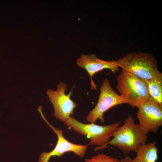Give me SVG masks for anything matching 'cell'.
<instances>
[{
	"mask_svg": "<svg viewBox=\"0 0 162 162\" xmlns=\"http://www.w3.org/2000/svg\"><path fill=\"white\" fill-rule=\"evenodd\" d=\"M116 88L127 104L133 107L138 108L151 98L145 81L122 70L117 78Z\"/></svg>",
	"mask_w": 162,
	"mask_h": 162,
	"instance_id": "2",
	"label": "cell"
},
{
	"mask_svg": "<svg viewBox=\"0 0 162 162\" xmlns=\"http://www.w3.org/2000/svg\"><path fill=\"white\" fill-rule=\"evenodd\" d=\"M38 110L46 124L51 128L57 136V143L51 151L44 152L40 155L38 162H48L52 157L62 156L64 153L72 152L81 158L84 157L88 148V145H81L72 143L68 140L63 135V131L57 129L52 125L47 120L42 111V106Z\"/></svg>",
	"mask_w": 162,
	"mask_h": 162,
	"instance_id": "7",
	"label": "cell"
},
{
	"mask_svg": "<svg viewBox=\"0 0 162 162\" xmlns=\"http://www.w3.org/2000/svg\"><path fill=\"white\" fill-rule=\"evenodd\" d=\"M116 61L122 70L145 81L159 72L156 59L149 53L130 52Z\"/></svg>",
	"mask_w": 162,
	"mask_h": 162,
	"instance_id": "3",
	"label": "cell"
},
{
	"mask_svg": "<svg viewBox=\"0 0 162 162\" xmlns=\"http://www.w3.org/2000/svg\"><path fill=\"white\" fill-rule=\"evenodd\" d=\"M57 87L56 90L48 89L46 94L53 106L54 116L60 122H64L74 113V110L77 105L70 98L74 87L68 94L65 93L68 88L65 83L60 82L57 86Z\"/></svg>",
	"mask_w": 162,
	"mask_h": 162,
	"instance_id": "8",
	"label": "cell"
},
{
	"mask_svg": "<svg viewBox=\"0 0 162 162\" xmlns=\"http://www.w3.org/2000/svg\"><path fill=\"white\" fill-rule=\"evenodd\" d=\"M124 104H127L126 101L114 91L108 80L105 79L100 87L97 103L87 115L86 120L90 123H95L98 120L104 123V115L106 111L114 106Z\"/></svg>",
	"mask_w": 162,
	"mask_h": 162,
	"instance_id": "5",
	"label": "cell"
},
{
	"mask_svg": "<svg viewBox=\"0 0 162 162\" xmlns=\"http://www.w3.org/2000/svg\"><path fill=\"white\" fill-rule=\"evenodd\" d=\"M145 81L151 98L162 106V73L159 72L152 79Z\"/></svg>",
	"mask_w": 162,
	"mask_h": 162,
	"instance_id": "11",
	"label": "cell"
},
{
	"mask_svg": "<svg viewBox=\"0 0 162 162\" xmlns=\"http://www.w3.org/2000/svg\"><path fill=\"white\" fill-rule=\"evenodd\" d=\"M68 128L90 140L88 145L103 146L112 137L114 132L120 126L121 122H117L108 125L101 126L94 123H82L70 116L64 122Z\"/></svg>",
	"mask_w": 162,
	"mask_h": 162,
	"instance_id": "4",
	"label": "cell"
},
{
	"mask_svg": "<svg viewBox=\"0 0 162 162\" xmlns=\"http://www.w3.org/2000/svg\"><path fill=\"white\" fill-rule=\"evenodd\" d=\"M131 158L128 155H126L123 158V162H131Z\"/></svg>",
	"mask_w": 162,
	"mask_h": 162,
	"instance_id": "13",
	"label": "cell"
},
{
	"mask_svg": "<svg viewBox=\"0 0 162 162\" xmlns=\"http://www.w3.org/2000/svg\"><path fill=\"white\" fill-rule=\"evenodd\" d=\"M154 140L141 146L136 150V156L131 162H156L158 158V149Z\"/></svg>",
	"mask_w": 162,
	"mask_h": 162,
	"instance_id": "10",
	"label": "cell"
},
{
	"mask_svg": "<svg viewBox=\"0 0 162 162\" xmlns=\"http://www.w3.org/2000/svg\"><path fill=\"white\" fill-rule=\"evenodd\" d=\"M137 108L136 116L141 130L147 135L157 133L162 126V106L151 98Z\"/></svg>",
	"mask_w": 162,
	"mask_h": 162,
	"instance_id": "6",
	"label": "cell"
},
{
	"mask_svg": "<svg viewBox=\"0 0 162 162\" xmlns=\"http://www.w3.org/2000/svg\"><path fill=\"white\" fill-rule=\"evenodd\" d=\"M76 64L85 69L89 74L91 79V90H96L97 88L92 79V77L96 73L105 69H109L114 73L118 71L119 67L116 61L102 60L98 58L95 54L82 55L77 59Z\"/></svg>",
	"mask_w": 162,
	"mask_h": 162,
	"instance_id": "9",
	"label": "cell"
},
{
	"mask_svg": "<svg viewBox=\"0 0 162 162\" xmlns=\"http://www.w3.org/2000/svg\"><path fill=\"white\" fill-rule=\"evenodd\" d=\"M84 162H123L122 159L107 155L103 153H99L90 158H86Z\"/></svg>",
	"mask_w": 162,
	"mask_h": 162,
	"instance_id": "12",
	"label": "cell"
},
{
	"mask_svg": "<svg viewBox=\"0 0 162 162\" xmlns=\"http://www.w3.org/2000/svg\"><path fill=\"white\" fill-rule=\"evenodd\" d=\"M112 137L106 144L102 146H97L94 151L105 148L110 145L127 155L131 152H135L141 146L146 143L148 139L147 135L142 132L134 119L129 114L123 124L114 132Z\"/></svg>",
	"mask_w": 162,
	"mask_h": 162,
	"instance_id": "1",
	"label": "cell"
}]
</instances>
